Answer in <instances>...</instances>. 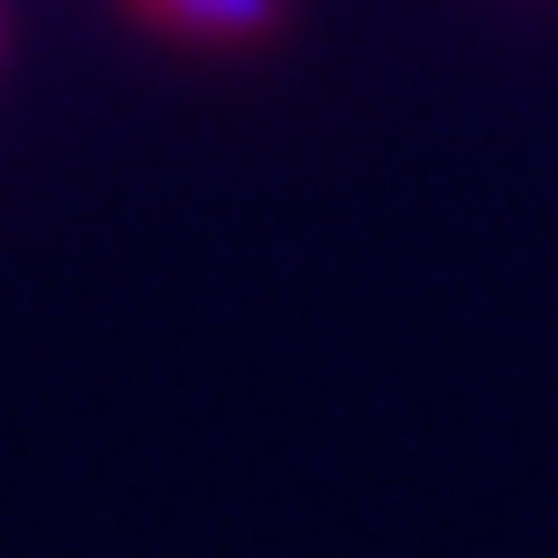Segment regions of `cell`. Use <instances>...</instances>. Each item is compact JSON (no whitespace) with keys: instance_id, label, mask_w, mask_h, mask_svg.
I'll list each match as a JSON object with an SVG mask.
<instances>
[{"instance_id":"1","label":"cell","mask_w":558,"mask_h":558,"mask_svg":"<svg viewBox=\"0 0 558 558\" xmlns=\"http://www.w3.org/2000/svg\"><path fill=\"white\" fill-rule=\"evenodd\" d=\"M145 8L189 37H254L276 22V0H145Z\"/></svg>"}]
</instances>
